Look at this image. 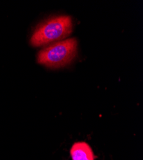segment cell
I'll return each mask as SVG.
<instances>
[{
  "instance_id": "cell-2",
  "label": "cell",
  "mask_w": 143,
  "mask_h": 160,
  "mask_svg": "<svg viewBox=\"0 0 143 160\" xmlns=\"http://www.w3.org/2000/svg\"><path fill=\"white\" fill-rule=\"evenodd\" d=\"M77 41L75 38L66 39L41 50L37 62L51 68H59L70 63L76 55Z\"/></svg>"
},
{
  "instance_id": "cell-3",
  "label": "cell",
  "mask_w": 143,
  "mask_h": 160,
  "mask_svg": "<svg viewBox=\"0 0 143 160\" xmlns=\"http://www.w3.org/2000/svg\"><path fill=\"white\" fill-rule=\"evenodd\" d=\"M70 154L72 160H94L91 148L84 142L74 143L71 147Z\"/></svg>"
},
{
  "instance_id": "cell-1",
  "label": "cell",
  "mask_w": 143,
  "mask_h": 160,
  "mask_svg": "<svg viewBox=\"0 0 143 160\" xmlns=\"http://www.w3.org/2000/svg\"><path fill=\"white\" fill-rule=\"evenodd\" d=\"M73 28L70 16H60L48 19L37 26L32 35L30 43L33 46H43L69 36Z\"/></svg>"
}]
</instances>
